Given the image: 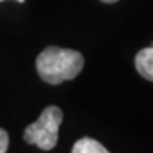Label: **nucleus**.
Returning a JSON list of instances; mask_svg holds the SVG:
<instances>
[{
  "mask_svg": "<svg viewBox=\"0 0 153 153\" xmlns=\"http://www.w3.org/2000/svg\"><path fill=\"white\" fill-rule=\"evenodd\" d=\"M152 47H153V42H152Z\"/></svg>",
  "mask_w": 153,
  "mask_h": 153,
  "instance_id": "6e6552de",
  "label": "nucleus"
},
{
  "mask_svg": "<svg viewBox=\"0 0 153 153\" xmlns=\"http://www.w3.org/2000/svg\"><path fill=\"white\" fill-rule=\"evenodd\" d=\"M8 144H10V137H8V133L0 128V153H6L8 150Z\"/></svg>",
  "mask_w": 153,
  "mask_h": 153,
  "instance_id": "39448f33",
  "label": "nucleus"
},
{
  "mask_svg": "<svg viewBox=\"0 0 153 153\" xmlns=\"http://www.w3.org/2000/svg\"><path fill=\"white\" fill-rule=\"evenodd\" d=\"M100 2H103V3H116L117 0H100Z\"/></svg>",
  "mask_w": 153,
  "mask_h": 153,
  "instance_id": "423d86ee",
  "label": "nucleus"
},
{
  "mask_svg": "<svg viewBox=\"0 0 153 153\" xmlns=\"http://www.w3.org/2000/svg\"><path fill=\"white\" fill-rule=\"evenodd\" d=\"M0 2H3V0H0ZM19 3H22V2H25V0H17Z\"/></svg>",
  "mask_w": 153,
  "mask_h": 153,
  "instance_id": "0eeeda50",
  "label": "nucleus"
},
{
  "mask_svg": "<svg viewBox=\"0 0 153 153\" xmlns=\"http://www.w3.org/2000/svg\"><path fill=\"white\" fill-rule=\"evenodd\" d=\"M72 153H109L103 145L95 141L92 137H81L80 141H76Z\"/></svg>",
  "mask_w": 153,
  "mask_h": 153,
  "instance_id": "20e7f679",
  "label": "nucleus"
},
{
  "mask_svg": "<svg viewBox=\"0 0 153 153\" xmlns=\"http://www.w3.org/2000/svg\"><path fill=\"white\" fill-rule=\"evenodd\" d=\"M62 122V111L58 106H47L36 122L30 123L24 131L27 144L41 150H52L58 142V130Z\"/></svg>",
  "mask_w": 153,
  "mask_h": 153,
  "instance_id": "f03ea898",
  "label": "nucleus"
},
{
  "mask_svg": "<svg viewBox=\"0 0 153 153\" xmlns=\"http://www.w3.org/2000/svg\"><path fill=\"white\" fill-rule=\"evenodd\" d=\"M134 66L136 71L145 80L153 81V47H145L137 52L134 58Z\"/></svg>",
  "mask_w": 153,
  "mask_h": 153,
  "instance_id": "7ed1b4c3",
  "label": "nucleus"
},
{
  "mask_svg": "<svg viewBox=\"0 0 153 153\" xmlns=\"http://www.w3.org/2000/svg\"><path fill=\"white\" fill-rule=\"evenodd\" d=\"M85 66L83 55L72 48L47 47L36 58L39 76L48 85H61L62 81L74 80Z\"/></svg>",
  "mask_w": 153,
  "mask_h": 153,
  "instance_id": "f257e3e1",
  "label": "nucleus"
}]
</instances>
